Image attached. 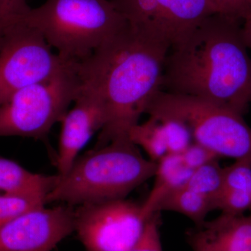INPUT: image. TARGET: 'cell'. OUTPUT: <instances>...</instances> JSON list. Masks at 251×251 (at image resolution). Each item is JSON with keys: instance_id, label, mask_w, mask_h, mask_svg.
<instances>
[{"instance_id": "obj_1", "label": "cell", "mask_w": 251, "mask_h": 251, "mask_svg": "<svg viewBox=\"0 0 251 251\" xmlns=\"http://www.w3.org/2000/svg\"><path fill=\"white\" fill-rule=\"evenodd\" d=\"M169 46L153 40L128 24L91 54L75 63L81 85L103 103L107 121L95 148L128 137L162 90Z\"/></svg>"}, {"instance_id": "obj_2", "label": "cell", "mask_w": 251, "mask_h": 251, "mask_svg": "<svg viewBox=\"0 0 251 251\" xmlns=\"http://www.w3.org/2000/svg\"><path fill=\"white\" fill-rule=\"evenodd\" d=\"M241 20L205 18L170 50L162 90L204 99L244 115L251 104V57Z\"/></svg>"}, {"instance_id": "obj_3", "label": "cell", "mask_w": 251, "mask_h": 251, "mask_svg": "<svg viewBox=\"0 0 251 251\" xmlns=\"http://www.w3.org/2000/svg\"><path fill=\"white\" fill-rule=\"evenodd\" d=\"M156 168L128 137L119 138L77 157L67 172L57 174L46 203L74 206L126 199L153 178Z\"/></svg>"}, {"instance_id": "obj_4", "label": "cell", "mask_w": 251, "mask_h": 251, "mask_svg": "<svg viewBox=\"0 0 251 251\" xmlns=\"http://www.w3.org/2000/svg\"><path fill=\"white\" fill-rule=\"evenodd\" d=\"M23 19L67 62H80L127 25L109 0H46Z\"/></svg>"}, {"instance_id": "obj_5", "label": "cell", "mask_w": 251, "mask_h": 251, "mask_svg": "<svg viewBox=\"0 0 251 251\" xmlns=\"http://www.w3.org/2000/svg\"><path fill=\"white\" fill-rule=\"evenodd\" d=\"M146 114L184 122L193 140L219 158H251V127L243 115L204 99L160 90Z\"/></svg>"}, {"instance_id": "obj_6", "label": "cell", "mask_w": 251, "mask_h": 251, "mask_svg": "<svg viewBox=\"0 0 251 251\" xmlns=\"http://www.w3.org/2000/svg\"><path fill=\"white\" fill-rule=\"evenodd\" d=\"M75 63L13 94L0 105V137L44 139L60 122L80 90Z\"/></svg>"}, {"instance_id": "obj_7", "label": "cell", "mask_w": 251, "mask_h": 251, "mask_svg": "<svg viewBox=\"0 0 251 251\" xmlns=\"http://www.w3.org/2000/svg\"><path fill=\"white\" fill-rule=\"evenodd\" d=\"M23 19L0 33V105L18 90L58 72L65 62Z\"/></svg>"}, {"instance_id": "obj_8", "label": "cell", "mask_w": 251, "mask_h": 251, "mask_svg": "<svg viewBox=\"0 0 251 251\" xmlns=\"http://www.w3.org/2000/svg\"><path fill=\"white\" fill-rule=\"evenodd\" d=\"M130 27L173 49L211 15L209 0H109Z\"/></svg>"}, {"instance_id": "obj_9", "label": "cell", "mask_w": 251, "mask_h": 251, "mask_svg": "<svg viewBox=\"0 0 251 251\" xmlns=\"http://www.w3.org/2000/svg\"><path fill=\"white\" fill-rule=\"evenodd\" d=\"M147 220L142 204L126 199L75 209V232L86 251H129Z\"/></svg>"}, {"instance_id": "obj_10", "label": "cell", "mask_w": 251, "mask_h": 251, "mask_svg": "<svg viewBox=\"0 0 251 251\" xmlns=\"http://www.w3.org/2000/svg\"><path fill=\"white\" fill-rule=\"evenodd\" d=\"M74 232V206H42L0 225V251H52Z\"/></svg>"}, {"instance_id": "obj_11", "label": "cell", "mask_w": 251, "mask_h": 251, "mask_svg": "<svg viewBox=\"0 0 251 251\" xmlns=\"http://www.w3.org/2000/svg\"><path fill=\"white\" fill-rule=\"evenodd\" d=\"M107 116L98 96L81 85L74 106L63 117L56 166L59 175L72 166L78 153L97 131L103 129Z\"/></svg>"}, {"instance_id": "obj_12", "label": "cell", "mask_w": 251, "mask_h": 251, "mask_svg": "<svg viewBox=\"0 0 251 251\" xmlns=\"http://www.w3.org/2000/svg\"><path fill=\"white\" fill-rule=\"evenodd\" d=\"M186 235L193 251H251V211L247 215L221 213Z\"/></svg>"}, {"instance_id": "obj_13", "label": "cell", "mask_w": 251, "mask_h": 251, "mask_svg": "<svg viewBox=\"0 0 251 251\" xmlns=\"http://www.w3.org/2000/svg\"><path fill=\"white\" fill-rule=\"evenodd\" d=\"M216 209L230 214L251 211V158L235 160L224 168V188Z\"/></svg>"}, {"instance_id": "obj_14", "label": "cell", "mask_w": 251, "mask_h": 251, "mask_svg": "<svg viewBox=\"0 0 251 251\" xmlns=\"http://www.w3.org/2000/svg\"><path fill=\"white\" fill-rule=\"evenodd\" d=\"M193 172L184 164L180 154L168 153L156 162L152 188L142 204L145 217L148 219L154 214L156 206L163 198L184 186Z\"/></svg>"}, {"instance_id": "obj_15", "label": "cell", "mask_w": 251, "mask_h": 251, "mask_svg": "<svg viewBox=\"0 0 251 251\" xmlns=\"http://www.w3.org/2000/svg\"><path fill=\"white\" fill-rule=\"evenodd\" d=\"M58 175L38 174L17 162L0 156V193L45 198L55 186Z\"/></svg>"}, {"instance_id": "obj_16", "label": "cell", "mask_w": 251, "mask_h": 251, "mask_svg": "<svg viewBox=\"0 0 251 251\" xmlns=\"http://www.w3.org/2000/svg\"><path fill=\"white\" fill-rule=\"evenodd\" d=\"M214 210L215 205L211 200L183 186L163 198L154 213L165 211L178 213L191 220L196 226H200Z\"/></svg>"}, {"instance_id": "obj_17", "label": "cell", "mask_w": 251, "mask_h": 251, "mask_svg": "<svg viewBox=\"0 0 251 251\" xmlns=\"http://www.w3.org/2000/svg\"><path fill=\"white\" fill-rule=\"evenodd\" d=\"M128 138L143 149L151 161L156 163L168 154L164 128L158 117L149 116L146 122L137 124L128 131Z\"/></svg>"}, {"instance_id": "obj_18", "label": "cell", "mask_w": 251, "mask_h": 251, "mask_svg": "<svg viewBox=\"0 0 251 251\" xmlns=\"http://www.w3.org/2000/svg\"><path fill=\"white\" fill-rule=\"evenodd\" d=\"M224 168L215 160L193 171L185 184V187L192 190L216 202L224 188Z\"/></svg>"}, {"instance_id": "obj_19", "label": "cell", "mask_w": 251, "mask_h": 251, "mask_svg": "<svg viewBox=\"0 0 251 251\" xmlns=\"http://www.w3.org/2000/svg\"><path fill=\"white\" fill-rule=\"evenodd\" d=\"M46 204L42 197L0 193V225Z\"/></svg>"}, {"instance_id": "obj_20", "label": "cell", "mask_w": 251, "mask_h": 251, "mask_svg": "<svg viewBox=\"0 0 251 251\" xmlns=\"http://www.w3.org/2000/svg\"><path fill=\"white\" fill-rule=\"evenodd\" d=\"M154 117L160 119L163 124L166 133L168 153L181 154L194 142L191 130L181 120L173 117Z\"/></svg>"}, {"instance_id": "obj_21", "label": "cell", "mask_w": 251, "mask_h": 251, "mask_svg": "<svg viewBox=\"0 0 251 251\" xmlns=\"http://www.w3.org/2000/svg\"><path fill=\"white\" fill-rule=\"evenodd\" d=\"M159 212L150 216L140 237L129 251H163L160 234Z\"/></svg>"}, {"instance_id": "obj_22", "label": "cell", "mask_w": 251, "mask_h": 251, "mask_svg": "<svg viewBox=\"0 0 251 251\" xmlns=\"http://www.w3.org/2000/svg\"><path fill=\"white\" fill-rule=\"evenodd\" d=\"M180 155L184 164L193 171L219 159L211 150L196 142H193Z\"/></svg>"}, {"instance_id": "obj_23", "label": "cell", "mask_w": 251, "mask_h": 251, "mask_svg": "<svg viewBox=\"0 0 251 251\" xmlns=\"http://www.w3.org/2000/svg\"><path fill=\"white\" fill-rule=\"evenodd\" d=\"M30 9L27 0H0V33Z\"/></svg>"}, {"instance_id": "obj_24", "label": "cell", "mask_w": 251, "mask_h": 251, "mask_svg": "<svg viewBox=\"0 0 251 251\" xmlns=\"http://www.w3.org/2000/svg\"><path fill=\"white\" fill-rule=\"evenodd\" d=\"M216 14L242 21L251 0H209Z\"/></svg>"}, {"instance_id": "obj_25", "label": "cell", "mask_w": 251, "mask_h": 251, "mask_svg": "<svg viewBox=\"0 0 251 251\" xmlns=\"http://www.w3.org/2000/svg\"><path fill=\"white\" fill-rule=\"evenodd\" d=\"M242 33L246 45L251 50V2L242 18Z\"/></svg>"}]
</instances>
